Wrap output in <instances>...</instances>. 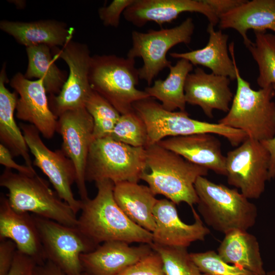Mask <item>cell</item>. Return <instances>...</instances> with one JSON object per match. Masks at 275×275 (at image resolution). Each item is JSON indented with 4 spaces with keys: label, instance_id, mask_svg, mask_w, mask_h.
Listing matches in <instances>:
<instances>
[{
    "label": "cell",
    "instance_id": "cell-4",
    "mask_svg": "<svg viewBox=\"0 0 275 275\" xmlns=\"http://www.w3.org/2000/svg\"><path fill=\"white\" fill-rule=\"evenodd\" d=\"M0 185L8 190L7 198L14 210L76 227V214L37 174L14 173L6 168L0 177Z\"/></svg>",
    "mask_w": 275,
    "mask_h": 275
},
{
    "label": "cell",
    "instance_id": "cell-21",
    "mask_svg": "<svg viewBox=\"0 0 275 275\" xmlns=\"http://www.w3.org/2000/svg\"><path fill=\"white\" fill-rule=\"evenodd\" d=\"M157 144L193 163L226 175V156L223 154L221 143L211 133L169 137Z\"/></svg>",
    "mask_w": 275,
    "mask_h": 275
},
{
    "label": "cell",
    "instance_id": "cell-2",
    "mask_svg": "<svg viewBox=\"0 0 275 275\" xmlns=\"http://www.w3.org/2000/svg\"><path fill=\"white\" fill-rule=\"evenodd\" d=\"M147 170L141 180L145 181L155 195H161L178 205L184 202L191 208L199 201L195 183L208 170L193 163L158 144L145 147Z\"/></svg>",
    "mask_w": 275,
    "mask_h": 275
},
{
    "label": "cell",
    "instance_id": "cell-16",
    "mask_svg": "<svg viewBox=\"0 0 275 275\" xmlns=\"http://www.w3.org/2000/svg\"><path fill=\"white\" fill-rule=\"evenodd\" d=\"M195 222L187 224L179 217L176 204L168 199L158 200L154 209L155 228L152 243L166 246L186 247L203 241L210 231L194 208Z\"/></svg>",
    "mask_w": 275,
    "mask_h": 275
},
{
    "label": "cell",
    "instance_id": "cell-12",
    "mask_svg": "<svg viewBox=\"0 0 275 275\" xmlns=\"http://www.w3.org/2000/svg\"><path fill=\"white\" fill-rule=\"evenodd\" d=\"M270 156L261 142L247 138L236 148L227 152V181L250 199H258L269 180Z\"/></svg>",
    "mask_w": 275,
    "mask_h": 275
},
{
    "label": "cell",
    "instance_id": "cell-17",
    "mask_svg": "<svg viewBox=\"0 0 275 275\" xmlns=\"http://www.w3.org/2000/svg\"><path fill=\"white\" fill-rule=\"evenodd\" d=\"M185 12L203 14L213 26L219 22L218 18L204 0H134L123 15L128 22L141 28L149 21L162 25Z\"/></svg>",
    "mask_w": 275,
    "mask_h": 275
},
{
    "label": "cell",
    "instance_id": "cell-6",
    "mask_svg": "<svg viewBox=\"0 0 275 275\" xmlns=\"http://www.w3.org/2000/svg\"><path fill=\"white\" fill-rule=\"evenodd\" d=\"M133 108L146 126V147L169 137L204 133L222 136L236 147L248 138L241 130L192 119L186 111H168L152 97L135 102Z\"/></svg>",
    "mask_w": 275,
    "mask_h": 275
},
{
    "label": "cell",
    "instance_id": "cell-3",
    "mask_svg": "<svg viewBox=\"0 0 275 275\" xmlns=\"http://www.w3.org/2000/svg\"><path fill=\"white\" fill-rule=\"evenodd\" d=\"M198 210L205 223L224 234L234 230L248 231L257 221V206L237 188L214 183L204 176L197 180Z\"/></svg>",
    "mask_w": 275,
    "mask_h": 275
},
{
    "label": "cell",
    "instance_id": "cell-32",
    "mask_svg": "<svg viewBox=\"0 0 275 275\" xmlns=\"http://www.w3.org/2000/svg\"><path fill=\"white\" fill-rule=\"evenodd\" d=\"M160 256L164 275H206L193 260L186 247L166 246L150 244Z\"/></svg>",
    "mask_w": 275,
    "mask_h": 275
},
{
    "label": "cell",
    "instance_id": "cell-42",
    "mask_svg": "<svg viewBox=\"0 0 275 275\" xmlns=\"http://www.w3.org/2000/svg\"><path fill=\"white\" fill-rule=\"evenodd\" d=\"M272 86L275 90V85ZM261 142L268 152L270 156L269 169L270 180L275 178V135L272 138Z\"/></svg>",
    "mask_w": 275,
    "mask_h": 275
},
{
    "label": "cell",
    "instance_id": "cell-7",
    "mask_svg": "<svg viewBox=\"0 0 275 275\" xmlns=\"http://www.w3.org/2000/svg\"><path fill=\"white\" fill-rule=\"evenodd\" d=\"M89 77L92 89L121 114L133 111V103L150 97L144 90L136 88L140 77L135 59L95 54L92 57Z\"/></svg>",
    "mask_w": 275,
    "mask_h": 275
},
{
    "label": "cell",
    "instance_id": "cell-38",
    "mask_svg": "<svg viewBox=\"0 0 275 275\" xmlns=\"http://www.w3.org/2000/svg\"><path fill=\"white\" fill-rule=\"evenodd\" d=\"M0 241V275H7L17 247L15 243L10 239H2Z\"/></svg>",
    "mask_w": 275,
    "mask_h": 275
},
{
    "label": "cell",
    "instance_id": "cell-44",
    "mask_svg": "<svg viewBox=\"0 0 275 275\" xmlns=\"http://www.w3.org/2000/svg\"><path fill=\"white\" fill-rule=\"evenodd\" d=\"M84 275H89V274H88L87 273H84Z\"/></svg>",
    "mask_w": 275,
    "mask_h": 275
},
{
    "label": "cell",
    "instance_id": "cell-19",
    "mask_svg": "<svg viewBox=\"0 0 275 275\" xmlns=\"http://www.w3.org/2000/svg\"><path fill=\"white\" fill-rule=\"evenodd\" d=\"M230 84L229 78L207 73L197 67L186 79L184 93L186 103L200 106L210 118H213L214 109L228 113L234 97Z\"/></svg>",
    "mask_w": 275,
    "mask_h": 275
},
{
    "label": "cell",
    "instance_id": "cell-28",
    "mask_svg": "<svg viewBox=\"0 0 275 275\" xmlns=\"http://www.w3.org/2000/svg\"><path fill=\"white\" fill-rule=\"evenodd\" d=\"M193 69V65L188 60L180 59L176 64L169 67L170 72L166 79L154 80L152 86L146 87L144 91L150 97L161 102L166 109L185 112L186 102L184 87L187 75Z\"/></svg>",
    "mask_w": 275,
    "mask_h": 275
},
{
    "label": "cell",
    "instance_id": "cell-13",
    "mask_svg": "<svg viewBox=\"0 0 275 275\" xmlns=\"http://www.w3.org/2000/svg\"><path fill=\"white\" fill-rule=\"evenodd\" d=\"M19 126L34 157L33 164L48 177L60 198L77 214L80 211L81 201L75 198L72 190L76 177L73 162L62 150H50L42 141L40 133L35 126L23 123Z\"/></svg>",
    "mask_w": 275,
    "mask_h": 275
},
{
    "label": "cell",
    "instance_id": "cell-40",
    "mask_svg": "<svg viewBox=\"0 0 275 275\" xmlns=\"http://www.w3.org/2000/svg\"><path fill=\"white\" fill-rule=\"evenodd\" d=\"M218 18L241 5L245 0H204Z\"/></svg>",
    "mask_w": 275,
    "mask_h": 275
},
{
    "label": "cell",
    "instance_id": "cell-23",
    "mask_svg": "<svg viewBox=\"0 0 275 275\" xmlns=\"http://www.w3.org/2000/svg\"><path fill=\"white\" fill-rule=\"evenodd\" d=\"M207 31L209 37L205 47L186 52H172L170 56L175 59H184L193 65H202L209 68L214 74L227 77L230 80L236 79L234 42H231L229 45L231 59L227 46L228 35L221 30L215 31L214 26L210 24H208Z\"/></svg>",
    "mask_w": 275,
    "mask_h": 275
},
{
    "label": "cell",
    "instance_id": "cell-25",
    "mask_svg": "<svg viewBox=\"0 0 275 275\" xmlns=\"http://www.w3.org/2000/svg\"><path fill=\"white\" fill-rule=\"evenodd\" d=\"M114 196L130 219L153 232L155 228L153 212L158 200L148 186L134 182H119L114 185Z\"/></svg>",
    "mask_w": 275,
    "mask_h": 275
},
{
    "label": "cell",
    "instance_id": "cell-20",
    "mask_svg": "<svg viewBox=\"0 0 275 275\" xmlns=\"http://www.w3.org/2000/svg\"><path fill=\"white\" fill-rule=\"evenodd\" d=\"M2 239L13 241L18 251L32 257L38 265L47 260L33 215L14 210L4 195H1L0 199Z\"/></svg>",
    "mask_w": 275,
    "mask_h": 275
},
{
    "label": "cell",
    "instance_id": "cell-8",
    "mask_svg": "<svg viewBox=\"0 0 275 275\" xmlns=\"http://www.w3.org/2000/svg\"><path fill=\"white\" fill-rule=\"evenodd\" d=\"M147 170L146 150L106 137L94 140L90 146L86 167V181L109 180L114 184L138 182Z\"/></svg>",
    "mask_w": 275,
    "mask_h": 275
},
{
    "label": "cell",
    "instance_id": "cell-35",
    "mask_svg": "<svg viewBox=\"0 0 275 275\" xmlns=\"http://www.w3.org/2000/svg\"><path fill=\"white\" fill-rule=\"evenodd\" d=\"M118 275H164L160 255L153 251L150 254L130 265Z\"/></svg>",
    "mask_w": 275,
    "mask_h": 275
},
{
    "label": "cell",
    "instance_id": "cell-14",
    "mask_svg": "<svg viewBox=\"0 0 275 275\" xmlns=\"http://www.w3.org/2000/svg\"><path fill=\"white\" fill-rule=\"evenodd\" d=\"M94 122L86 107L69 111L58 120L57 130L62 138V150L72 161L80 200L89 198L85 172L87 157L93 142Z\"/></svg>",
    "mask_w": 275,
    "mask_h": 275
},
{
    "label": "cell",
    "instance_id": "cell-15",
    "mask_svg": "<svg viewBox=\"0 0 275 275\" xmlns=\"http://www.w3.org/2000/svg\"><path fill=\"white\" fill-rule=\"evenodd\" d=\"M10 86L19 95L16 116L31 123L46 139H51L57 130L58 120L51 110L43 81L32 80L20 72L16 73Z\"/></svg>",
    "mask_w": 275,
    "mask_h": 275
},
{
    "label": "cell",
    "instance_id": "cell-30",
    "mask_svg": "<svg viewBox=\"0 0 275 275\" xmlns=\"http://www.w3.org/2000/svg\"><path fill=\"white\" fill-rule=\"evenodd\" d=\"M255 42L248 48L259 69L257 82L260 88L275 85V34L254 32Z\"/></svg>",
    "mask_w": 275,
    "mask_h": 275
},
{
    "label": "cell",
    "instance_id": "cell-18",
    "mask_svg": "<svg viewBox=\"0 0 275 275\" xmlns=\"http://www.w3.org/2000/svg\"><path fill=\"white\" fill-rule=\"evenodd\" d=\"M153 251L150 244L131 246L125 242L111 241L82 254L80 261L84 271L89 275H118Z\"/></svg>",
    "mask_w": 275,
    "mask_h": 275
},
{
    "label": "cell",
    "instance_id": "cell-33",
    "mask_svg": "<svg viewBox=\"0 0 275 275\" xmlns=\"http://www.w3.org/2000/svg\"><path fill=\"white\" fill-rule=\"evenodd\" d=\"M110 137L135 147L145 148L147 145L146 126L134 110L121 115Z\"/></svg>",
    "mask_w": 275,
    "mask_h": 275
},
{
    "label": "cell",
    "instance_id": "cell-5",
    "mask_svg": "<svg viewBox=\"0 0 275 275\" xmlns=\"http://www.w3.org/2000/svg\"><path fill=\"white\" fill-rule=\"evenodd\" d=\"M237 89L227 115L218 123L244 132L248 138L262 142L275 135V90L272 86L258 90L240 75L234 59Z\"/></svg>",
    "mask_w": 275,
    "mask_h": 275
},
{
    "label": "cell",
    "instance_id": "cell-27",
    "mask_svg": "<svg viewBox=\"0 0 275 275\" xmlns=\"http://www.w3.org/2000/svg\"><path fill=\"white\" fill-rule=\"evenodd\" d=\"M225 262L257 275H265L259 242L256 237L242 230L225 234L217 252Z\"/></svg>",
    "mask_w": 275,
    "mask_h": 275
},
{
    "label": "cell",
    "instance_id": "cell-22",
    "mask_svg": "<svg viewBox=\"0 0 275 275\" xmlns=\"http://www.w3.org/2000/svg\"><path fill=\"white\" fill-rule=\"evenodd\" d=\"M0 29L26 47L39 45L51 48L63 47L72 40L74 32L73 28L54 19L30 22L2 20Z\"/></svg>",
    "mask_w": 275,
    "mask_h": 275
},
{
    "label": "cell",
    "instance_id": "cell-26",
    "mask_svg": "<svg viewBox=\"0 0 275 275\" xmlns=\"http://www.w3.org/2000/svg\"><path fill=\"white\" fill-rule=\"evenodd\" d=\"M9 82L4 63L0 71V140L13 156H21L25 165L33 167V161L29 154V147L20 128L14 119L18 99L15 91L10 92L5 84Z\"/></svg>",
    "mask_w": 275,
    "mask_h": 275
},
{
    "label": "cell",
    "instance_id": "cell-37",
    "mask_svg": "<svg viewBox=\"0 0 275 275\" xmlns=\"http://www.w3.org/2000/svg\"><path fill=\"white\" fill-rule=\"evenodd\" d=\"M37 265L32 257L17 250L7 275H32Z\"/></svg>",
    "mask_w": 275,
    "mask_h": 275
},
{
    "label": "cell",
    "instance_id": "cell-10",
    "mask_svg": "<svg viewBox=\"0 0 275 275\" xmlns=\"http://www.w3.org/2000/svg\"><path fill=\"white\" fill-rule=\"evenodd\" d=\"M33 215L46 260L57 265L66 275H84L80 255L93 251L98 245L77 227Z\"/></svg>",
    "mask_w": 275,
    "mask_h": 275
},
{
    "label": "cell",
    "instance_id": "cell-36",
    "mask_svg": "<svg viewBox=\"0 0 275 275\" xmlns=\"http://www.w3.org/2000/svg\"><path fill=\"white\" fill-rule=\"evenodd\" d=\"M134 0H114L107 6H102L98 10V16L104 25L117 28L121 14Z\"/></svg>",
    "mask_w": 275,
    "mask_h": 275
},
{
    "label": "cell",
    "instance_id": "cell-43",
    "mask_svg": "<svg viewBox=\"0 0 275 275\" xmlns=\"http://www.w3.org/2000/svg\"><path fill=\"white\" fill-rule=\"evenodd\" d=\"M265 275H275V270H271L266 272Z\"/></svg>",
    "mask_w": 275,
    "mask_h": 275
},
{
    "label": "cell",
    "instance_id": "cell-24",
    "mask_svg": "<svg viewBox=\"0 0 275 275\" xmlns=\"http://www.w3.org/2000/svg\"><path fill=\"white\" fill-rule=\"evenodd\" d=\"M221 30L233 29L241 36L246 47L252 41L247 36L250 29L254 32H275V0L246 1L219 18Z\"/></svg>",
    "mask_w": 275,
    "mask_h": 275
},
{
    "label": "cell",
    "instance_id": "cell-9",
    "mask_svg": "<svg viewBox=\"0 0 275 275\" xmlns=\"http://www.w3.org/2000/svg\"><path fill=\"white\" fill-rule=\"evenodd\" d=\"M194 29L193 19L188 17L170 29L149 30L146 33L133 31L132 46L127 57L143 59V65L138 69L140 79L150 86L161 71L172 65L166 57L168 51L177 44L190 43Z\"/></svg>",
    "mask_w": 275,
    "mask_h": 275
},
{
    "label": "cell",
    "instance_id": "cell-11",
    "mask_svg": "<svg viewBox=\"0 0 275 275\" xmlns=\"http://www.w3.org/2000/svg\"><path fill=\"white\" fill-rule=\"evenodd\" d=\"M51 50L56 60L64 61L69 70L60 92L48 99L51 110L59 118L66 112L85 107L93 91L89 77L92 56L86 44L72 40L62 48Z\"/></svg>",
    "mask_w": 275,
    "mask_h": 275
},
{
    "label": "cell",
    "instance_id": "cell-41",
    "mask_svg": "<svg viewBox=\"0 0 275 275\" xmlns=\"http://www.w3.org/2000/svg\"><path fill=\"white\" fill-rule=\"evenodd\" d=\"M32 275H66L55 264L49 260L37 265Z\"/></svg>",
    "mask_w": 275,
    "mask_h": 275
},
{
    "label": "cell",
    "instance_id": "cell-39",
    "mask_svg": "<svg viewBox=\"0 0 275 275\" xmlns=\"http://www.w3.org/2000/svg\"><path fill=\"white\" fill-rule=\"evenodd\" d=\"M0 163L6 169L16 170L21 174L29 175L37 174L34 168L17 164L13 159V156L9 150L2 144H0Z\"/></svg>",
    "mask_w": 275,
    "mask_h": 275
},
{
    "label": "cell",
    "instance_id": "cell-29",
    "mask_svg": "<svg viewBox=\"0 0 275 275\" xmlns=\"http://www.w3.org/2000/svg\"><path fill=\"white\" fill-rule=\"evenodd\" d=\"M51 48L45 45L26 47L28 65L25 78H37L42 80L47 93L57 95L65 84L68 75L55 63L56 59L51 52Z\"/></svg>",
    "mask_w": 275,
    "mask_h": 275
},
{
    "label": "cell",
    "instance_id": "cell-1",
    "mask_svg": "<svg viewBox=\"0 0 275 275\" xmlns=\"http://www.w3.org/2000/svg\"><path fill=\"white\" fill-rule=\"evenodd\" d=\"M96 196L81 201L76 227L97 245L111 241L151 244L152 233L139 226L124 213L114 196L109 180L95 182Z\"/></svg>",
    "mask_w": 275,
    "mask_h": 275
},
{
    "label": "cell",
    "instance_id": "cell-31",
    "mask_svg": "<svg viewBox=\"0 0 275 275\" xmlns=\"http://www.w3.org/2000/svg\"><path fill=\"white\" fill-rule=\"evenodd\" d=\"M85 107L93 120L94 140L110 136L121 114L93 90Z\"/></svg>",
    "mask_w": 275,
    "mask_h": 275
},
{
    "label": "cell",
    "instance_id": "cell-34",
    "mask_svg": "<svg viewBox=\"0 0 275 275\" xmlns=\"http://www.w3.org/2000/svg\"><path fill=\"white\" fill-rule=\"evenodd\" d=\"M191 257L206 275H257L242 267L224 261L214 251L191 253Z\"/></svg>",
    "mask_w": 275,
    "mask_h": 275
}]
</instances>
